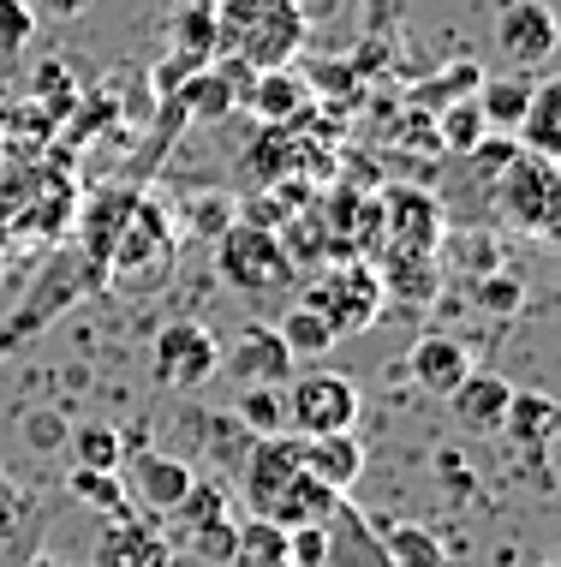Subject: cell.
<instances>
[{
  "label": "cell",
  "mask_w": 561,
  "mask_h": 567,
  "mask_svg": "<svg viewBox=\"0 0 561 567\" xmlns=\"http://www.w3.org/2000/svg\"><path fill=\"white\" fill-rule=\"evenodd\" d=\"M305 19L293 0H216V54L251 72H276L305 49Z\"/></svg>",
  "instance_id": "cell-1"
},
{
  "label": "cell",
  "mask_w": 561,
  "mask_h": 567,
  "mask_svg": "<svg viewBox=\"0 0 561 567\" xmlns=\"http://www.w3.org/2000/svg\"><path fill=\"white\" fill-rule=\"evenodd\" d=\"M490 192H496V216H502L513 234L555 239L561 186H555V162L550 156H532V150L513 144V156L490 174Z\"/></svg>",
  "instance_id": "cell-2"
},
{
  "label": "cell",
  "mask_w": 561,
  "mask_h": 567,
  "mask_svg": "<svg viewBox=\"0 0 561 567\" xmlns=\"http://www.w3.org/2000/svg\"><path fill=\"white\" fill-rule=\"evenodd\" d=\"M216 275L233 293H281L293 281V251L276 239V227H257V221H227L216 234Z\"/></svg>",
  "instance_id": "cell-3"
},
{
  "label": "cell",
  "mask_w": 561,
  "mask_h": 567,
  "mask_svg": "<svg viewBox=\"0 0 561 567\" xmlns=\"http://www.w3.org/2000/svg\"><path fill=\"white\" fill-rule=\"evenodd\" d=\"M299 305L323 311V323L335 334H359L383 317V275H376V264H335L323 281L305 287Z\"/></svg>",
  "instance_id": "cell-4"
},
{
  "label": "cell",
  "mask_w": 561,
  "mask_h": 567,
  "mask_svg": "<svg viewBox=\"0 0 561 567\" xmlns=\"http://www.w3.org/2000/svg\"><path fill=\"white\" fill-rule=\"evenodd\" d=\"M287 431L293 436H329V431H353L359 424V389L335 371H305L287 377Z\"/></svg>",
  "instance_id": "cell-5"
},
{
  "label": "cell",
  "mask_w": 561,
  "mask_h": 567,
  "mask_svg": "<svg viewBox=\"0 0 561 567\" xmlns=\"http://www.w3.org/2000/svg\"><path fill=\"white\" fill-rule=\"evenodd\" d=\"M84 264H90V257H54V264L42 269V281L24 293L19 317H7V323H0V359H7V352H19L30 334H42L79 293H90V275H96V269H84Z\"/></svg>",
  "instance_id": "cell-6"
},
{
  "label": "cell",
  "mask_w": 561,
  "mask_h": 567,
  "mask_svg": "<svg viewBox=\"0 0 561 567\" xmlns=\"http://www.w3.org/2000/svg\"><path fill=\"white\" fill-rule=\"evenodd\" d=\"M149 377L162 389H204L209 377H221V341L197 317H179L149 347Z\"/></svg>",
  "instance_id": "cell-7"
},
{
  "label": "cell",
  "mask_w": 561,
  "mask_h": 567,
  "mask_svg": "<svg viewBox=\"0 0 561 567\" xmlns=\"http://www.w3.org/2000/svg\"><path fill=\"white\" fill-rule=\"evenodd\" d=\"M383 204V251H418V257H436V245L448 234V216L430 192L418 186H394L376 197Z\"/></svg>",
  "instance_id": "cell-8"
},
{
  "label": "cell",
  "mask_w": 561,
  "mask_h": 567,
  "mask_svg": "<svg viewBox=\"0 0 561 567\" xmlns=\"http://www.w3.org/2000/svg\"><path fill=\"white\" fill-rule=\"evenodd\" d=\"M555 37H561V24L543 0H508L502 19H496V54H502L513 72L543 66V60L555 54Z\"/></svg>",
  "instance_id": "cell-9"
},
{
  "label": "cell",
  "mask_w": 561,
  "mask_h": 567,
  "mask_svg": "<svg viewBox=\"0 0 561 567\" xmlns=\"http://www.w3.org/2000/svg\"><path fill=\"white\" fill-rule=\"evenodd\" d=\"M221 371H227L233 389H251V382H276V389H287V377H293L299 364H293V352L281 347L276 329L251 323V329H239L233 341L221 347Z\"/></svg>",
  "instance_id": "cell-10"
},
{
  "label": "cell",
  "mask_w": 561,
  "mask_h": 567,
  "mask_svg": "<svg viewBox=\"0 0 561 567\" xmlns=\"http://www.w3.org/2000/svg\"><path fill=\"white\" fill-rule=\"evenodd\" d=\"M299 478V436H257V449H251V460H246V508L251 514H263L269 519V508H276V496L287 484Z\"/></svg>",
  "instance_id": "cell-11"
},
{
  "label": "cell",
  "mask_w": 561,
  "mask_h": 567,
  "mask_svg": "<svg viewBox=\"0 0 561 567\" xmlns=\"http://www.w3.org/2000/svg\"><path fill=\"white\" fill-rule=\"evenodd\" d=\"M96 567H174V538L138 514H120L96 544Z\"/></svg>",
  "instance_id": "cell-12"
},
{
  "label": "cell",
  "mask_w": 561,
  "mask_h": 567,
  "mask_svg": "<svg viewBox=\"0 0 561 567\" xmlns=\"http://www.w3.org/2000/svg\"><path fill=\"white\" fill-rule=\"evenodd\" d=\"M299 466H305L316 484H329V489H341V496H346V489L365 478V442H359L353 431L299 436Z\"/></svg>",
  "instance_id": "cell-13"
},
{
  "label": "cell",
  "mask_w": 561,
  "mask_h": 567,
  "mask_svg": "<svg viewBox=\"0 0 561 567\" xmlns=\"http://www.w3.org/2000/svg\"><path fill=\"white\" fill-rule=\"evenodd\" d=\"M448 401V412L466 424V431H502V412H508V401H513V382L508 377H496V371H466L454 389L443 394Z\"/></svg>",
  "instance_id": "cell-14"
},
{
  "label": "cell",
  "mask_w": 561,
  "mask_h": 567,
  "mask_svg": "<svg viewBox=\"0 0 561 567\" xmlns=\"http://www.w3.org/2000/svg\"><path fill=\"white\" fill-rule=\"evenodd\" d=\"M191 484H197V472L179 454H138V466H132V489H138L144 514H174Z\"/></svg>",
  "instance_id": "cell-15"
},
{
  "label": "cell",
  "mask_w": 561,
  "mask_h": 567,
  "mask_svg": "<svg viewBox=\"0 0 561 567\" xmlns=\"http://www.w3.org/2000/svg\"><path fill=\"white\" fill-rule=\"evenodd\" d=\"M466 371H472V352L454 341V334H418L413 352H406V377H413L424 394H448Z\"/></svg>",
  "instance_id": "cell-16"
},
{
  "label": "cell",
  "mask_w": 561,
  "mask_h": 567,
  "mask_svg": "<svg viewBox=\"0 0 561 567\" xmlns=\"http://www.w3.org/2000/svg\"><path fill=\"white\" fill-rule=\"evenodd\" d=\"M388 264L376 269L383 275V299H394L401 311H424V305H436V293H443V264L436 257H418V251H383Z\"/></svg>",
  "instance_id": "cell-17"
},
{
  "label": "cell",
  "mask_w": 561,
  "mask_h": 567,
  "mask_svg": "<svg viewBox=\"0 0 561 567\" xmlns=\"http://www.w3.org/2000/svg\"><path fill=\"white\" fill-rule=\"evenodd\" d=\"M555 424H561V406L550 401V394H538V389L513 394V401H508V412H502V436H508L520 454H532V460H543V454H550V442H555Z\"/></svg>",
  "instance_id": "cell-18"
},
{
  "label": "cell",
  "mask_w": 561,
  "mask_h": 567,
  "mask_svg": "<svg viewBox=\"0 0 561 567\" xmlns=\"http://www.w3.org/2000/svg\"><path fill=\"white\" fill-rule=\"evenodd\" d=\"M513 144L532 150V156L561 162V79H538L532 102H526L520 126H513Z\"/></svg>",
  "instance_id": "cell-19"
},
{
  "label": "cell",
  "mask_w": 561,
  "mask_h": 567,
  "mask_svg": "<svg viewBox=\"0 0 561 567\" xmlns=\"http://www.w3.org/2000/svg\"><path fill=\"white\" fill-rule=\"evenodd\" d=\"M305 79L299 72H287V66H276V72H257V79L246 84V102H251V114L257 120H269V126H287L299 109H305Z\"/></svg>",
  "instance_id": "cell-20"
},
{
  "label": "cell",
  "mask_w": 561,
  "mask_h": 567,
  "mask_svg": "<svg viewBox=\"0 0 561 567\" xmlns=\"http://www.w3.org/2000/svg\"><path fill=\"white\" fill-rule=\"evenodd\" d=\"M472 102H478L484 126L513 137V126H520V114H526V102H532V79H526V72H502V79H484V84L472 90Z\"/></svg>",
  "instance_id": "cell-21"
},
{
  "label": "cell",
  "mask_w": 561,
  "mask_h": 567,
  "mask_svg": "<svg viewBox=\"0 0 561 567\" xmlns=\"http://www.w3.org/2000/svg\"><path fill=\"white\" fill-rule=\"evenodd\" d=\"M66 496L79 502V508L102 514V519H120V514H132V502H126V478H120V472H102V466H72V478H66Z\"/></svg>",
  "instance_id": "cell-22"
},
{
  "label": "cell",
  "mask_w": 561,
  "mask_h": 567,
  "mask_svg": "<svg viewBox=\"0 0 561 567\" xmlns=\"http://www.w3.org/2000/svg\"><path fill=\"white\" fill-rule=\"evenodd\" d=\"M276 334H281V347L293 352V364H305V359H329V347L341 341V334L323 323V311H311V305H293V311H281Z\"/></svg>",
  "instance_id": "cell-23"
},
{
  "label": "cell",
  "mask_w": 561,
  "mask_h": 567,
  "mask_svg": "<svg viewBox=\"0 0 561 567\" xmlns=\"http://www.w3.org/2000/svg\"><path fill=\"white\" fill-rule=\"evenodd\" d=\"M484 137H490V126H484V114H478L472 96L443 102V109H436V144H443L448 156H472Z\"/></svg>",
  "instance_id": "cell-24"
},
{
  "label": "cell",
  "mask_w": 561,
  "mask_h": 567,
  "mask_svg": "<svg viewBox=\"0 0 561 567\" xmlns=\"http://www.w3.org/2000/svg\"><path fill=\"white\" fill-rule=\"evenodd\" d=\"M174 54L191 60V66L216 60V0H197V7L174 12Z\"/></svg>",
  "instance_id": "cell-25"
},
{
  "label": "cell",
  "mask_w": 561,
  "mask_h": 567,
  "mask_svg": "<svg viewBox=\"0 0 561 567\" xmlns=\"http://www.w3.org/2000/svg\"><path fill=\"white\" fill-rule=\"evenodd\" d=\"M239 424H246L251 436H281L287 431V394L276 389V382L239 389Z\"/></svg>",
  "instance_id": "cell-26"
},
{
  "label": "cell",
  "mask_w": 561,
  "mask_h": 567,
  "mask_svg": "<svg viewBox=\"0 0 561 567\" xmlns=\"http://www.w3.org/2000/svg\"><path fill=\"white\" fill-rule=\"evenodd\" d=\"M66 449H72L79 466L120 472V460H126V436H120L114 424H79V431H66Z\"/></svg>",
  "instance_id": "cell-27"
},
{
  "label": "cell",
  "mask_w": 561,
  "mask_h": 567,
  "mask_svg": "<svg viewBox=\"0 0 561 567\" xmlns=\"http://www.w3.org/2000/svg\"><path fill=\"white\" fill-rule=\"evenodd\" d=\"M239 561L246 567H287V526L251 514L246 526H239Z\"/></svg>",
  "instance_id": "cell-28"
},
{
  "label": "cell",
  "mask_w": 561,
  "mask_h": 567,
  "mask_svg": "<svg viewBox=\"0 0 561 567\" xmlns=\"http://www.w3.org/2000/svg\"><path fill=\"white\" fill-rule=\"evenodd\" d=\"M383 556H388V567H443V544H436V532H424V526H388L383 532Z\"/></svg>",
  "instance_id": "cell-29"
},
{
  "label": "cell",
  "mask_w": 561,
  "mask_h": 567,
  "mask_svg": "<svg viewBox=\"0 0 561 567\" xmlns=\"http://www.w3.org/2000/svg\"><path fill=\"white\" fill-rule=\"evenodd\" d=\"M484 84V66L478 60H454V66H443V79H430V84H418L413 90V102L418 109H443V102H460V96H472V90Z\"/></svg>",
  "instance_id": "cell-30"
},
{
  "label": "cell",
  "mask_w": 561,
  "mask_h": 567,
  "mask_svg": "<svg viewBox=\"0 0 561 567\" xmlns=\"http://www.w3.org/2000/svg\"><path fill=\"white\" fill-rule=\"evenodd\" d=\"M472 299H478V311H490V317H513V311L526 305V281H520L513 269L496 264V269H484V275H478Z\"/></svg>",
  "instance_id": "cell-31"
},
{
  "label": "cell",
  "mask_w": 561,
  "mask_h": 567,
  "mask_svg": "<svg viewBox=\"0 0 561 567\" xmlns=\"http://www.w3.org/2000/svg\"><path fill=\"white\" fill-rule=\"evenodd\" d=\"M179 544H186L197 561H209V567H233V561H239V526H233V519H216V526L179 532Z\"/></svg>",
  "instance_id": "cell-32"
},
{
  "label": "cell",
  "mask_w": 561,
  "mask_h": 567,
  "mask_svg": "<svg viewBox=\"0 0 561 567\" xmlns=\"http://www.w3.org/2000/svg\"><path fill=\"white\" fill-rule=\"evenodd\" d=\"M227 508H233V502H227L221 484H191L186 502H179L168 519H179V532H197V526H216V519H227Z\"/></svg>",
  "instance_id": "cell-33"
},
{
  "label": "cell",
  "mask_w": 561,
  "mask_h": 567,
  "mask_svg": "<svg viewBox=\"0 0 561 567\" xmlns=\"http://www.w3.org/2000/svg\"><path fill=\"white\" fill-rule=\"evenodd\" d=\"M30 42H37V7L0 0V60H19Z\"/></svg>",
  "instance_id": "cell-34"
},
{
  "label": "cell",
  "mask_w": 561,
  "mask_h": 567,
  "mask_svg": "<svg viewBox=\"0 0 561 567\" xmlns=\"http://www.w3.org/2000/svg\"><path fill=\"white\" fill-rule=\"evenodd\" d=\"M359 84H365V72L353 60H316L311 79H305L311 96H359Z\"/></svg>",
  "instance_id": "cell-35"
},
{
  "label": "cell",
  "mask_w": 561,
  "mask_h": 567,
  "mask_svg": "<svg viewBox=\"0 0 561 567\" xmlns=\"http://www.w3.org/2000/svg\"><path fill=\"white\" fill-rule=\"evenodd\" d=\"M287 567H329V526H287Z\"/></svg>",
  "instance_id": "cell-36"
},
{
  "label": "cell",
  "mask_w": 561,
  "mask_h": 567,
  "mask_svg": "<svg viewBox=\"0 0 561 567\" xmlns=\"http://www.w3.org/2000/svg\"><path fill=\"white\" fill-rule=\"evenodd\" d=\"M227 221H233V197L227 192H197L191 197V234L197 239H216Z\"/></svg>",
  "instance_id": "cell-37"
},
{
  "label": "cell",
  "mask_w": 561,
  "mask_h": 567,
  "mask_svg": "<svg viewBox=\"0 0 561 567\" xmlns=\"http://www.w3.org/2000/svg\"><path fill=\"white\" fill-rule=\"evenodd\" d=\"M66 431H72V424H66V412H60V406H42V412H30V419H24V442H30L37 454L60 449V442H66Z\"/></svg>",
  "instance_id": "cell-38"
},
{
  "label": "cell",
  "mask_w": 561,
  "mask_h": 567,
  "mask_svg": "<svg viewBox=\"0 0 561 567\" xmlns=\"http://www.w3.org/2000/svg\"><path fill=\"white\" fill-rule=\"evenodd\" d=\"M454 251H460V257H472V275H484V269H496V264H502V245H496L490 234H478V227H472L466 239H454Z\"/></svg>",
  "instance_id": "cell-39"
},
{
  "label": "cell",
  "mask_w": 561,
  "mask_h": 567,
  "mask_svg": "<svg viewBox=\"0 0 561 567\" xmlns=\"http://www.w3.org/2000/svg\"><path fill=\"white\" fill-rule=\"evenodd\" d=\"M341 7H346V0H293V12H299L305 24H335Z\"/></svg>",
  "instance_id": "cell-40"
},
{
  "label": "cell",
  "mask_w": 561,
  "mask_h": 567,
  "mask_svg": "<svg viewBox=\"0 0 561 567\" xmlns=\"http://www.w3.org/2000/svg\"><path fill=\"white\" fill-rule=\"evenodd\" d=\"M90 0H37V12H54V19H79Z\"/></svg>",
  "instance_id": "cell-41"
},
{
  "label": "cell",
  "mask_w": 561,
  "mask_h": 567,
  "mask_svg": "<svg viewBox=\"0 0 561 567\" xmlns=\"http://www.w3.org/2000/svg\"><path fill=\"white\" fill-rule=\"evenodd\" d=\"M24 567H66V561H60V556H30Z\"/></svg>",
  "instance_id": "cell-42"
}]
</instances>
